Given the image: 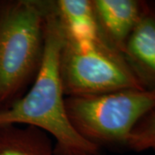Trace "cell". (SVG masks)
I'll list each match as a JSON object with an SVG mask.
<instances>
[{
  "label": "cell",
  "mask_w": 155,
  "mask_h": 155,
  "mask_svg": "<svg viewBox=\"0 0 155 155\" xmlns=\"http://www.w3.org/2000/svg\"><path fill=\"white\" fill-rule=\"evenodd\" d=\"M65 36L54 10L50 11L45 35L42 61L30 87L21 98L0 110V126L25 125L43 130L56 146L97 155L99 147L74 130L67 116L61 76V54Z\"/></svg>",
  "instance_id": "1"
},
{
  "label": "cell",
  "mask_w": 155,
  "mask_h": 155,
  "mask_svg": "<svg viewBox=\"0 0 155 155\" xmlns=\"http://www.w3.org/2000/svg\"><path fill=\"white\" fill-rule=\"evenodd\" d=\"M54 1H0V110L26 93L41 67Z\"/></svg>",
  "instance_id": "2"
},
{
  "label": "cell",
  "mask_w": 155,
  "mask_h": 155,
  "mask_svg": "<svg viewBox=\"0 0 155 155\" xmlns=\"http://www.w3.org/2000/svg\"><path fill=\"white\" fill-rule=\"evenodd\" d=\"M72 127L97 147L124 145L139 122L155 109L154 90L127 89L103 94L66 97Z\"/></svg>",
  "instance_id": "3"
},
{
  "label": "cell",
  "mask_w": 155,
  "mask_h": 155,
  "mask_svg": "<svg viewBox=\"0 0 155 155\" xmlns=\"http://www.w3.org/2000/svg\"><path fill=\"white\" fill-rule=\"evenodd\" d=\"M61 76L66 97L145 89L123 56L102 41L88 52H79L65 41L61 54Z\"/></svg>",
  "instance_id": "4"
},
{
  "label": "cell",
  "mask_w": 155,
  "mask_h": 155,
  "mask_svg": "<svg viewBox=\"0 0 155 155\" xmlns=\"http://www.w3.org/2000/svg\"><path fill=\"white\" fill-rule=\"evenodd\" d=\"M99 38L122 55L127 41L137 24L145 1L91 0Z\"/></svg>",
  "instance_id": "5"
},
{
  "label": "cell",
  "mask_w": 155,
  "mask_h": 155,
  "mask_svg": "<svg viewBox=\"0 0 155 155\" xmlns=\"http://www.w3.org/2000/svg\"><path fill=\"white\" fill-rule=\"evenodd\" d=\"M122 56L141 85L155 91V7L147 2Z\"/></svg>",
  "instance_id": "6"
},
{
  "label": "cell",
  "mask_w": 155,
  "mask_h": 155,
  "mask_svg": "<svg viewBox=\"0 0 155 155\" xmlns=\"http://www.w3.org/2000/svg\"><path fill=\"white\" fill-rule=\"evenodd\" d=\"M56 16L66 42L79 52H88L101 41L91 0H56Z\"/></svg>",
  "instance_id": "7"
},
{
  "label": "cell",
  "mask_w": 155,
  "mask_h": 155,
  "mask_svg": "<svg viewBox=\"0 0 155 155\" xmlns=\"http://www.w3.org/2000/svg\"><path fill=\"white\" fill-rule=\"evenodd\" d=\"M52 137L25 125L0 126V155H55Z\"/></svg>",
  "instance_id": "8"
},
{
  "label": "cell",
  "mask_w": 155,
  "mask_h": 155,
  "mask_svg": "<svg viewBox=\"0 0 155 155\" xmlns=\"http://www.w3.org/2000/svg\"><path fill=\"white\" fill-rule=\"evenodd\" d=\"M126 147L138 152L145 150L155 152V109L146 115L135 126Z\"/></svg>",
  "instance_id": "9"
},
{
  "label": "cell",
  "mask_w": 155,
  "mask_h": 155,
  "mask_svg": "<svg viewBox=\"0 0 155 155\" xmlns=\"http://www.w3.org/2000/svg\"><path fill=\"white\" fill-rule=\"evenodd\" d=\"M55 155H93L85 153V152H81V151H77V150H71L64 148L59 146L55 145Z\"/></svg>",
  "instance_id": "10"
}]
</instances>
